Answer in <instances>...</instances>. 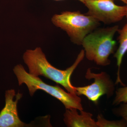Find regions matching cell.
<instances>
[{
    "label": "cell",
    "instance_id": "obj_3",
    "mask_svg": "<svg viewBox=\"0 0 127 127\" xmlns=\"http://www.w3.org/2000/svg\"><path fill=\"white\" fill-rule=\"evenodd\" d=\"M51 22L55 26L65 32L71 41L78 45H81L84 38L100 25L95 18L79 11H65L55 14Z\"/></svg>",
    "mask_w": 127,
    "mask_h": 127
},
{
    "label": "cell",
    "instance_id": "obj_8",
    "mask_svg": "<svg viewBox=\"0 0 127 127\" xmlns=\"http://www.w3.org/2000/svg\"><path fill=\"white\" fill-rule=\"evenodd\" d=\"M76 109H66L64 121L68 127H97L96 122L90 113L81 111L80 114Z\"/></svg>",
    "mask_w": 127,
    "mask_h": 127
},
{
    "label": "cell",
    "instance_id": "obj_13",
    "mask_svg": "<svg viewBox=\"0 0 127 127\" xmlns=\"http://www.w3.org/2000/svg\"><path fill=\"white\" fill-rule=\"evenodd\" d=\"M54 0L61 1V0ZM78 0L79 1H80V2H82V3H83V4H84V1H85V0Z\"/></svg>",
    "mask_w": 127,
    "mask_h": 127
},
{
    "label": "cell",
    "instance_id": "obj_14",
    "mask_svg": "<svg viewBox=\"0 0 127 127\" xmlns=\"http://www.w3.org/2000/svg\"><path fill=\"white\" fill-rule=\"evenodd\" d=\"M120 0L121 1H122V2H124L125 4H126L127 1V0Z\"/></svg>",
    "mask_w": 127,
    "mask_h": 127
},
{
    "label": "cell",
    "instance_id": "obj_7",
    "mask_svg": "<svg viewBox=\"0 0 127 127\" xmlns=\"http://www.w3.org/2000/svg\"><path fill=\"white\" fill-rule=\"evenodd\" d=\"M22 96L19 92L16 94L14 89L6 91L5 104L0 112V127H23L28 125L22 122L18 116L17 104Z\"/></svg>",
    "mask_w": 127,
    "mask_h": 127
},
{
    "label": "cell",
    "instance_id": "obj_5",
    "mask_svg": "<svg viewBox=\"0 0 127 127\" xmlns=\"http://www.w3.org/2000/svg\"><path fill=\"white\" fill-rule=\"evenodd\" d=\"M84 4L88 9L87 15L106 25L120 21L127 15V6L116 5L114 0H85Z\"/></svg>",
    "mask_w": 127,
    "mask_h": 127
},
{
    "label": "cell",
    "instance_id": "obj_11",
    "mask_svg": "<svg viewBox=\"0 0 127 127\" xmlns=\"http://www.w3.org/2000/svg\"><path fill=\"white\" fill-rule=\"evenodd\" d=\"M122 103H127V86H124L117 90L113 103L114 105H118Z\"/></svg>",
    "mask_w": 127,
    "mask_h": 127
},
{
    "label": "cell",
    "instance_id": "obj_2",
    "mask_svg": "<svg viewBox=\"0 0 127 127\" xmlns=\"http://www.w3.org/2000/svg\"><path fill=\"white\" fill-rule=\"evenodd\" d=\"M119 26L98 28L84 38L81 45L84 48L88 59L99 65L110 64L109 56L116 49V42L114 37L119 30Z\"/></svg>",
    "mask_w": 127,
    "mask_h": 127
},
{
    "label": "cell",
    "instance_id": "obj_12",
    "mask_svg": "<svg viewBox=\"0 0 127 127\" xmlns=\"http://www.w3.org/2000/svg\"><path fill=\"white\" fill-rule=\"evenodd\" d=\"M115 114L123 118L127 123V103H123L114 110Z\"/></svg>",
    "mask_w": 127,
    "mask_h": 127
},
{
    "label": "cell",
    "instance_id": "obj_4",
    "mask_svg": "<svg viewBox=\"0 0 127 127\" xmlns=\"http://www.w3.org/2000/svg\"><path fill=\"white\" fill-rule=\"evenodd\" d=\"M13 71L18 79L19 86L26 85L31 96L38 90H42L63 103L66 109H76L83 110L81 98L78 95L67 93L59 86H52L44 82L39 77L31 75L21 64L14 67Z\"/></svg>",
    "mask_w": 127,
    "mask_h": 127
},
{
    "label": "cell",
    "instance_id": "obj_10",
    "mask_svg": "<svg viewBox=\"0 0 127 127\" xmlns=\"http://www.w3.org/2000/svg\"><path fill=\"white\" fill-rule=\"evenodd\" d=\"M97 127H125L127 123L124 119L119 120H107L101 114H98L96 122Z\"/></svg>",
    "mask_w": 127,
    "mask_h": 127
},
{
    "label": "cell",
    "instance_id": "obj_15",
    "mask_svg": "<svg viewBox=\"0 0 127 127\" xmlns=\"http://www.w3.org/2000/svg\"><path fill=\"white\" fill-rule=\"evenodd\" d=\"M126 4H127V5H126V6H127V3H126ZM126 18H127V15H126Z\"/></svg>",
    "mask_w": 127,
    "mask_h": 127
},
{
    "label": "cell",
    "instance_id": "obj_9",
    "mask_svg": "<svg viewBox=\"0 0 127 127\" xmlns=\"http://www.w3.org/2000/svg\"><path fill=\"white\" fill-rule=\"evenodd\" d=\"M119 36L118 39L119 42V46L118 48L114 57L117 60V65L118 66L117 78L116 84L120 83L124 86L125 85L122 82L120 77V66L124 56L127 52V23L124 25L121 29H119L118 32Z\"/></svg>",
    "mask_w": 127,
    "mask_h": 127
},
{
    "label": "cell",
    "instance_id": "obj_6",
    "mask_svg": "<svg viewBox=\"0 0 127 127\" xmlns=\"http://www.w3.org/2000/svg\"><path fill=\"white\" fill-rule=\"evenodd\" d=\"M86 78L94 79V82L91 85L84 87H75L77 95H84L90 101L97 104L100 97L106 95L108 97L113 95L114 84L106 73H99L92 72L91 69L87 70Z\"/></svg>",
    "mask_w": 127,
    "mask_h": 127
},
{
    "label": "cell",
    "instance_id": "obj_1",
    "mask_svg": "<svg viewBox=\"0 0 127 127\" xmlns=\"http://www.w3.org/2000/svg\"><path fill=\"white\" fill-rule=\"evenodd\" d=\"M84 56L85 52L82 50L72 65L65 70H60L52 66L40 47L27 50L23 54V59L31 75L37 77L43 76L62 85L69 93L77 95L75 87L71 83V77Z\"/></svg>",
    "mask_w": 127,
    "mask_h": 127
}]
</instances>
